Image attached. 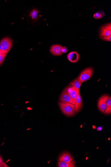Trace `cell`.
<instances>
[{
    "label": "cell",
    "mask_w": 111,
    "mask_h": 167,
    "mask_svg": "<svg viewBox=\"0 0 111 167\" xmlns=\"http://www.w3.org/2000/svg\"><path fill=\"white\" fill-rule=\"evenodd\" d=\"M101 39L104 41L111 42V36H105L101 38Z\"/></svg>",
    "instance_id": "cell-18"
},
{
    "label": "cell",
    "mask_w": 111,
    "mask_h": 167,
    "mask_svg": "<svg viewBox=\"0 0 111 167\" xmlns=\"http://www.w3.org/2000/svg\"><path fill=\"white\" fill-rule=\"evenodd\" d=\"M59 100L60 101L67 102V103H69L74 105L75 104L72 98L64 89L60 96Z\"/></svg>",
    "instance_id": "cell-8"
},
{
    "label": "cell",
    "mask_w": 111,
    "mask_h": 167,
    "mask_svg": "<svg viewBox=\"0 0 111 167\" xmlns=\"http://www.w3.org/2000/svg\"><path fill=\"white\" fill-rule=\"evenodd\" d=\"M111 36V24L107 23L102 26L100 29V38L104 37Z\"/></svg>",
    "instance_id": "cell-5"
},
{
    "label": "cell",
    "mask_w": 111,
    "mask_h": 167,
    "mask_svg": "<svg viewBox=\"0 0 111 167\" xmlns=\"http://www.w3.org/2000/svg\"><path fill=\"white\" fill-rule=\"evenodd\" d=\"M58 167H74V161L72 160L69 163H67L59 161L58 163Z\"/></svg>",
    "instance_id": "cell-12"
},
{
    "label": "cell",
    "mask_w": 111,
    "mask_h": 167,
    "mask_svg": "<svg viewBox=\"0 0 111 167\" xmlns=\"http://www.w3.org/2000/svg\"><path fill=\"white\" fill-rule=\"evenodd\" d=\"M7 55V54H4L0 55V66L4 62Z\"/></svg>",
    "instance_id": "cell-17"
},
{
    "label": "cell",
    "mask_w": 111,
    "mask_h": 167,
    "mask_svg": "<svg viewBox=\"0 0 111 167\" xmlns=\"http://www.w3.org/2000/svg\"><path fill=\"white\" fill-rule=\"evenodd\" d=\"M72 98L74 103L76 104V100L77 95L76 90L73 86L70 84L64 89Z\"/></svg>",
    "instance_id": "cell-6"
},
{
    "label": "cell",
    "mask_w": 111,
    "mask_h": 167,
    "mask_svg": "<svg viewBox=\"0 0 111 167\" xmlns=\"http://www.w3.org/2000/svg\"><path fill=\"white\" fill-rule=\"evenodd\" d=\"M70 84L73 86L76 90L80 89V86L82 85V83L79 82L76 78L70 82Z\"/></svg>",
    "instance_id": "cell-14"
},
{
    "label": "cell",
    "mask_w": 111,
    "mask_h": 167,
    "mask_svg": "<svg viewBox=\"0 0 111 167\" xmlns=\"http://www.w3.org/2000/svg\"><path fill=\"white\" fill-rule=\"evenodd\" d=\"M67 58L71 63H77L80 58V55L77 52L73 51L70 52L67 55Z\"/></svg>",
    "instance_id": "cell-7"
},
{
    "label": "cell",
    "mask_w": 111,
    "mask_h": 167,
    "mask_svg": "<svg viewBox=\"0 0 111 167\" xmlns=\"http://www.w3.org/2000/svg\"><path fill=\"white\" fill-rule=\"evenodd\" d=\"M106 109L104 111V114L109 115L111 113V97H110L106 101Z\"/></svg>",
    "instance_id": "cell-13"
},
{
    "label": "cell",
    "mask_w": 111,
    "mask_h": 167,
    "mask_svg": "<svg viewBox=\"0 0 111 167\" xmlns=\"http://www.w3.org/2000/svg\"><path fill=\"white\" fill-rule=\"evenodd\" d=\"M77 95L75 105L76 112L78 113L81 110L82 106V101L81 95L80 94V89L76 90Z\"/></svg>",
    "instance_id": "cell-9"
},
{
    "label": "cell",
    "mask_w": 111,
    "mask_h": 167,
    "mask_svg": "<svg viewBox=\"0 0 111 167\" xmlns=\"http://www.w3.org/2000/svg\"><path fill=\"white\" fill-rule=\"evenodd\" d=\"M105 13L104 12L102 11H97L94 15V17L95 19H99L104 16Z\"/></svg>",
    "instance_id": "cell-16"
},
{
    "label": "cell",
    "mask_w": 111,
    "mask_h": 167,
    "mask_svg": "<svg viewBox=\"0 0 111 167\" xmlns=\"http://www.w3.org/2000/svg\"><path fill=\"white\" fill-rule=\"evenodd\" d=\"M73 160V158L68 153H65L61 154L58 159V161L69 163Z\"/></svg>",
    "instance_id": "cell-11"
},
{
    "label": "cell",
    "mask_w": 111,
    "mask_h": 167,
    "mask_svg": "<svg viewBox=\"0 0 111 167\" xmlns=\"http://www.w3.org/2000/svg\"><path fill=\"white\" fill-rule=\"evenodd\" d=\"M12 45V42L10 39L5 38L2 39L0 42V52L3 54H7Z\"/></svg>",
    "instance_id": "cell-3"
},
{
    "label": "cell",
    "mask_w": 111,
    "mask_h": 167,
    "mask_svg": "<svg viewBox=\"0 0 111 167\" xmlns=\"http://www.w3.org/2000/svg\"><path fill=\"white\" fill-rule=\"evenodd\" d=\"M58 103L62 112L64 115L68 116L75 115L76 112L74 105L61 101L58 102Z\"/></svg>",
    "instance_id": "cell-1"
},
{
    "label": "cell",
    "mask_w": 111,
    "mask_h": 167,
    "mask_svg": "<svg viewBox=\"0 0 111 167\" xmlns=\"http://www.w3.org/2000/svg\"><path fill=\"white\" fill-rule=\"evenodd\" d=\"M39 13L38 10L34 9L30 12L29 16L32 17V20H36L38 19V15Z\"/></svg>",
    "instance_id": "cell-15"
},
{
    "label": "cell",
    "mask_w": 111,
    "mask_h": 167,
    "mask_svg": "<svg viewBox=\"0 0 111 167\" xmlns=\"http://www.w3.org/2000/svg\"><path fill=\"white\" fill-rule=\"evenodd\" d=\"M61 51L62 53H66L68 51V49L65 46H64V47H62V46L61 48Z\"/></svg>",
    "instance_id": "cell-19"
},
{
    "label": "cell",
    "mask_w": 111,
    "mask_h": 167,
    "mask_svg": "<svg viewBox=\"0 0 111 167\" xmlns=\"http://www.w3.org/2000/svg\"><path fill=\"white\" fill-rule=\"evenodd\" d=\"M3 162H3L2 157L0 156V164L2 163Z\"/></svg>",
    "instance_id": "cell-21"
},
{
    "label": "cell",
    "mask_w": 111,
    "mask_h": 167,
    "mask_svg": "<svg viewBox=\"0 0 111 167\" xmlns=\"http://www.w3.org/2000/svg\"><path fill=\"white\" fill-rule=\"evenodd\" d=\"M109 97V95L105 94L99 98L98 103V109L102 113H104L106 109V101Z\"/></svg>",
    "instance_id": "cell-4"
},
{
    "label": "cell",
    "mask_w": 111,
    "mask_h": 167,
    "mask_svg": "<svg viewBox=\"0 0 111 167\" xmlns=\"http://www.w3.org/2000/svg\"><path fill=\"white\" fill-rule=\"evenodd\" d=\"M93 73V68L91 67L87 68L83 70L76 79L82 84L91 78Z\"/></svg>",
    "instance_id": "cell-2"
},
{
    "label": "cell",
    "mask_w": 111,
    "mask_h": 167,
    "mask_svg": "<svg viewBox=\"0 0 111 167\" xmlns=\"http://www.w3.org/2000/svg\"><path fill=\"white\" fill-rule=\"evenodd\" d=\"M62 46L60 45H55L51 46L50 49L51 53L55 56H59L62 54L61 48Z\"/></svg>",
    "instance_id": "cell-10"
},
{
    "label": "cell",
    "mask_w": 111,
    "mask_h": 167,
    "mask_svg": "<svg viewBox=\"0 0 111 167\" xmlns=\"http://www.w3.org/2000/svg\"><path fill=\"white\" fill-rule=\"evenodd\" d=\"M9 167L6 163L3 162L2 163L0 164V167Z\"/></svg>",
    "instance_id": "cell-20"
}]
</instances>
